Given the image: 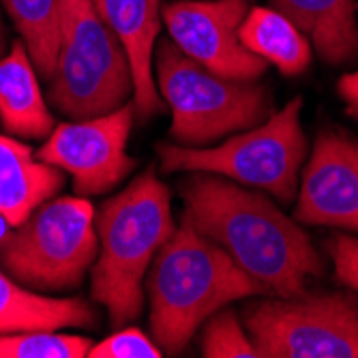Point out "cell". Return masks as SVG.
<instances>
[{
	"label": "cell",
	"instance_id": "cell-1",
	"mask_svg": "<svg viewBox=\"0 0 358 358\" xmlns=\"http://www.w3.org/2000/svg\"><path fill=\"white\" fill-rule=\"evenodd\" d=\"M185 215L195 230L234 257V262L275 296H299L324 262L305 230L268 198L241 189L210 172L182 180Z\"/></svg>",
	"mask_w": 358,
	"mask_h": 358
},
{
	"label": "cell",
	"instance_id": "cell-2",
	"mask_svg": "<svg viewBox=\"0 0 358 358\" xmlns=\"http://www.w3.org/2000/svg\"><path fill=\"white\" fill-rule=\"evenodd\" d=\"M146 292L155 343L172 356L180 354L200 324L227 303L271 294L187 219L157 251Z\"/></svg>",
	"mask_w": 358,
	"mask_h": 358
},
{
	"label": "cell",
	"instance_id": "cell-3",
	"mask_svg": "<svg viewBox=\"0 0 358 358\" xmlns=\"http://www.w3.org/2000/svg\"><path fill=\"white\" fill-rule=\"evenodd\" d=\"M94 230L101 247L92 266L90 292L108 309L112 327L120 329L140 317L144 275L176 230L168 187L152 172L142 174L101 206Z\"/></svg>",
	"mask_w": 358,
	"mask_h": 358
},
{
	"label": "cell",
	"instance_id": "cell-4",
	"mask_svg": "<svg viewBox=\"0 0 358 358\" xmlns=\"http://www.w3.org/2000/svg\"><path fill=\"white\" fill-rule=\"evenodd\" d=\"M60 45L50 101L73 120L106 116L134 94L131 64L92 0H58Z\"/></svg>",
	"mask_w": 358,
	"mask_h": 358
},
{
	"label": "cell",
	"instance_id": "cell-5",
	"mask_svg": "<svg viewBox=\"0 0 358 358\" xmlns=\"http://www.w3.org/2000/svg\"><path fill=\"white\" fill-rule=\"evenodd\" d=\"M157 82L172 110L170 134L180 144L202 146L234 131H249L271 114V94L257 82L215 76L172 39L157 45Z\"/></svg>",
	"mask_w": 358,
	"mask_h": 358
},
{
	"label": "cell",
	"instance_id": "cell-6",
	"mask_svg": "<svg viewBox=\"0 0 358 358\" xmlns=\"http://www.w3.org/2000/svg\"><path fill=\"white\" fill-rule=\"evenodd\" d=\"M303 99L287 101L271 118L234 136L217 148H182L159 144L164 172H210L264 189L283 204L296 195L299 172L307 159L309 146L301 127Z\"/></svg>",
	"mask_w": 358,
	"mask_h": 358
},
{
	"label": "cell",
	"instance_id": "cell-7",
	"mask_svg": "<svg viewBox=\"0 0 358 358\" xmlns=\"http://www.w3.org/2000/svg\"><path fill=\"white\" fill-rule=\"evenodd\" d=\"M96 253L94 210L84 198L48 200L0 236V264L32 292L80 287Z\"/></svg>",
	"mask_w": 358,
	"mask_h": 358
},
{
	"label": "cell",
	"instance_id": "cell-8",
	"mask_svg": "<svg viewBox=\"0 0 358 358\" xmlns=\"http://www.w3.org/2000/svg\"><path fill=\"white\" fill-rule=\"evenodd\" d=\"M245 327L257 358H358V299L350 289L253 303Z\"/></svg>",
	"mask_w": 358,
	"mask_h": 358
},
{
	"label": "cell",
	"instance_id": "cell-9",
	"mask_svg": "<svg viewBox=\"0 0 358 358\" xmlns=\"http://www.w3.org/2000/svg\"><path fill=\"white\" fill-rule=\"evenodd\" d=\"M134 116L136 106L127 101L106 116L58 124L37 159L69 172L78 195H101L136 168V159L127 155Z\"/></svg>",
	"mask_w": 358,
	"mask_h": 358
},
{
	"label": "cell",
	"instance_id": "cell-10",
	"mask_svg": "<svg viewBox=\"0 0 358 358\" xmlns=\"http://www.w3.org/2000/svg\"><path fill=\"white\" fill-rule=\"evenodd\" d=\"M249 9V0H176L161 7V17L170 39L202 67L227 80L255 82L268 62L238 37Z\"/></svg>",
	"mask_w": 358,
	"mask_h": 358
},
{
	"label": "cell",
	"instance_id": "cell-11",
	"mask_svg": "<svg viewBox=\"0 0 358 358\" xmlns=\"http://www.w3.org/2000/svg\"><path fill=\"white\" fill-rule=\"evenodd\" d=\"M294 217L307 225L358 234V140L339 131H322L315 138Z\"/></svg>",
	"mask_w": 358,
	"mask_h": 358
},
{
	"label": "cell",
	"instance_id": "cell-12",
	"mask_svg": "<svg viewBox=\"0 0 358 358\" xmlns=\"http://www.w3.org/2000/svg\"><path fill=\"white\" fill-rule=\"evenodd\" d=\"M92 3L129 56L136 114L146 120L164 110L152 76L155 41L161 30V0H92Z\"/></svg>",
	"mask_w": 358,
	"mask_h": 358
},
{
	"label": "cell",
	"instance_id": "cell-13",
	"mask_svg": "<svg viewBox=\"0 0 358 358\" xmlns=\"http://www.w3.org/2000/svg\"><path fill=\"white\" fill-rule=\"evenodd\" d=\"M62 182L60 168L39 161L26 144L0 136V221L5 225H20Z\"/></svg>",
	"mask_w": 358,
	"mask_h": 358
},
{
	"label": "cell",
	"instance_id": "cell-14",
	"mask_svg": "<svg viewBox=\"0 0 358 358\" xmlns=\"http://www.w3.org/2000/svg\"><path fill=\"white\" fill-rule=\"evenodd\" d=\"M271 7L303 32L324 62L358 58L356 0H271Z\"/></svg>",
	"mask_w": 358,
	"mask_h": 358
},
{
	"label": "cell",
	"instance_id": "cell-15",
	"mask_svg": "<svg viewBox=\"0 0 358 358\" xmlns=\"http://www.w3.org/2000/svg\"><path fill=\"white\" fill-rule=\"evenodd\" d=\"M0 122L7 134L28 140L50 138L56 127L43 101L35 64L22 41L0 58Z\"/></svg>",
	"mask_w": 358,
	"mask_h": 358
},
{
	"label": "cell",
	"instance_id": "cell-16",
	"mask_svg": "<svg viewBox=\"0 0 358 358\" xmlns=\"http://www.w3.org/2000/svg\"><path fill=\"white\" fill-rule=\"evenodd\" d=\"M94 329L96 311L82 299H50L0 275V335L24 331Z\"/></svg>",
	"mask_w": 358,
	"mask_h": 358
},
{
	"label": "cell",
	"instance_id": "cell-17",
	"mask_svg": "<svg viewBox=\"0 0 358 358\" xmlns=\"http://www.w3.org/2000/svg\"><path fill=\"white\" fill-rule=\"evenodd\" d=\"M238 37L249 52L275 64L283 76H299L311 62L309 39L273 7L249 9Z\"/></svg>",
	"mask_w": 358,
	"mask_h": 358
},
{
	"label": "cell",
	"instance_id": "cell-18",
	"mask_svg": "<svg viewBox=\"0 0 358 358\" xmlns=\"http://www.w3.org/2000/svg\"><path fill=\"white\" fill-rule=\"evenodd\" d=\"M43 80H52L60 45L58 0H0Z\"/></svg>",
	"mask_w": 358,
	"mask_h": 358
},
{
	"label": "cell",
	"instance_id": "cell-19",
	"mask_svg": "<svg viewBox=\"0 0 358 358\" xmlns=\"http://www.w3.org/2000/svg\"><path fill=\"white\" fill-rule=\"evenodd\" d=\"M92 341L56 331H24L0 337V358H86Z\"/></svg>",
	"mask_w": 358,
	"mask_h": 358
},
{
	"label": "cell",
	"instance_id": "cell-20",
	"mask_svg": "<svg viewBox=\"0 0 358 358\" xmlns=\"http://www.w3.org/2000/svg\"><path fill=\"white\" fill-rule=\"evenodd\" d=\"M200 348L206 358H257L251 339L243 333L232 309H219L208 317Z\"/></svg>",
	"mask_w": 358,
	"mask_h": 358
},
{
	"label": "cell",
	"instance_id": "cell-21",
	"mask_svg": "<svg viewBox=\"0 0 358 358\" xmlns=\"http://www.w3.org/2000/svg\"><path fill=\"white\" fill-rule=\"evenodd\" d=\"M161 350L140 329H122L88 350L86 358H161Z\"/></svg>",
	"mask_w": 358,
	"mask_h": 358
},
{
	"label": "cell",
	"instance_id": "cell-22",
	"mask_svg": "<svg viewBox=\"0 0 358 358\" xmlns=\"http://www.w3.org/2000/svg\"><path fill=\"white\" fill-rule=\"evenodd\" d=\"M327 249L333 257L337 279L358 294V238L337 234L329 241Z\"/></svg>",
	"mask_w": 358,
	"mask_h": 358
},
{
	"label": "cell",
	"instance_id": "cell-23",
	"mask_svg": "<svg viewBox=\"0 0 358 358\" xmlns=\"http://www.w3.org/2000/svg\"><path fill=\"white\" fill-rule=\"evenodd\" d=\"M339 96L341 101L345 103V112L358 120V69L352 71V73H345L341 80H339Z\"/></svg>",
	"mask_w": 358,
	"mask_h": 358
},
{
	"label": "cell",
	"instance_id": "cell-24",
	"mask_svg": "<svg viewBox=\"0 0 358 358\" xmlns=\"http://www.w3.org/2000/svg\"><path fill=\"white\" fill-rule=\"evenodd\" d=\"M5 50V26H3V20H0V54Z\"/></svg>",
	"mask_w": 358,
	"mask_h": 358
}]
</instances>
